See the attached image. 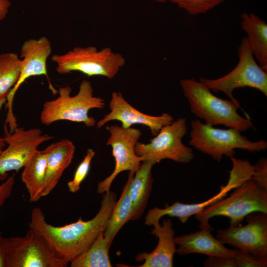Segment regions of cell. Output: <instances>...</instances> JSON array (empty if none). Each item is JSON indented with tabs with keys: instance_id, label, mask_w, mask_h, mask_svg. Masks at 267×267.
Here are the masks:
<instances>
[{
	"instance_id": "9",
	"label": "cell",
	"mask_w": 267,
	"mask_h": 267,
	"mask_svg": "<svg viewBox=\"0 0 267 267\" xmlns=\"http://www.w3.org/2000/svg\"><path fill=\"white\" fill-rule=\"evenodd\" d=\"M9 240L6 267H66L69 264L32 228L24 236L11 237Z\"/></svg>"
},
{
	"instance_id": "22",
	"label": "cell",
	"mask_w": 267,
	"mask_h": 267,
	"mask_svg": "<svg viewBox=\"0 0 267 267\" xmlns=\"http://www.w3.org/2000/svg\"><path fill=\"white\" fill-rule=\"evenodd\" d=\"M134 173L129 172L128 180L122 189L118 201H116L104 230L105 238L111 245L120 229L128 221L132 215V202L130 194L131 181Z\"/></svg>"
},
{
	"instance_id": "13",
	"label": "cell",
	"mask_w": 267,
	"mask_h": 267,
	"mask_svg": "<svg viewBox=\"0 0 267 267\" xmlns=\"http://www.w3.org/2000/svg\"><path fill=\"white\" fill-rule=\"evenodd\" d=\"M51 53V45L46 37L38 39H30L25 41L21 48V68L19 77L6 97V108L8 112L5 123L10 127L17 126L14 115L12 104L14 95L20 86L32 76H47L46 61Z\"/></svg>"
},
{
	"instance_id": "11",
	"label": "cell",
	"mask_w": 267,
	"mask_h": 267,
	"mask_svg": "<svg viewBox=\"0 0 267 267\" xmlns=\"http://www.w3.org/2000/svg\"><path fill=\"white\" fill-rule=\"evenodd\" d=\"M106 130L110 134L106 144L112 147L115 166L111 174L98 183L97 192L99 194L109 191L112 183L120 173L128 171L134 174L144 161L134 151V147L142 134L139 129L112 125L107 127Z\"/></svg>"
},
{
	"instance_id": "14",
	"label": "cell",
	"mask_w": 267,
	"mask_h": 267,
	"mask_svg": "<svg viewBox=\"0 0 267 267\" xmlns=\"http://www.w3.org/2000/svg\"><path fill=\"white\" fill-rule=\"evenodd\" d=\"M247 180V176L243 171L237 167H232L227 184L221 186L220 191L211 198L194 204L176 202L172 205L166 204L163 209L154 207L148 211L145 219V224L148 226L152 225L159 222L160 219L165 216L178 218L181 222L186 223L190 217L222 199L230 190L238 187Z\"/></svg>"
},
{
	"instance_id": "28",
	"label": "cell",
	"mask_w": 267,
	"mask_h": 267,
	"mask_svg": "<svg viewBox=\"0 0 267 267\" xmlns=\"http://www.w3.org/2000/svg\"><path fill=\"white\" fill-rule=\"evenodd\" d=\"M204 266L206 267H237L234 256L208 257Z\"/></svg>"
},
{
	"instance_id": "31",
	"label": "cell",
	"mask_w": 267,
	"mask_h": 267,
	"mask_svg": "<svg viewBox=\"0 0 267 267\" xmlns=\"http://www.w3.org/2000/svg\"><path fill=\"white\" fill-rule=\"evenodd\" d=\"M9 245V238L3 236L0 231V267H6V260Z\"/></svg>"
},
{
	"instance_id": "18",
	"label": "cell",
	"mask_w": 267,
	"mask_h": 267,
	"mask_svg": "<svg viewBox=\"0 0 267 267\" xmlns=\"http://www.w3.org/2000/svg\"><path fill=\"white\" fill-rule=\"evenodd\" d=\"M48 147L43 197L50 194L55 187L63 172L71 164L75 151L73 143L66 138L52 143Z\"/></svg>"
},
{
	"instance_id": "16",
	"label": "cell",
	"mask_w": 267,
	"mask_h": 267,
	"mask_svg": "<svg viewBox=\"0 0 267 267\" xmlns=\"http://www.w3.org/2000/svg\"><path fill=\"white\" fill-rule=\"evenodd\" d=\"M151 233L158 239L156 248L150 253H139L135 257L137 262H143L139 267H172L177 252L175 230L170 219L153 224Z\"/></svg>"
},
{
	"instance_id": "30",
	"label": "cell",
	"mask_w": 267,
	"mask_h": 267,
	"mask_svg": "<svg viewBox=\"0 0 267 267\" xmlns=\"http://www.w3.org/2000/svg\"><path fill=\"white\" fill-rule=\"evenodd\" d=\"M15 182V175L8 177L0 185V208L10 197Z\"/></svg>"
},
{
	"instance_id": "29",
	"label": "cell",
	"mask_w": 267,
	"mask_h": 267,
	"mask_svg": "<svg viewBox=\"0 0 267 267\" xmlns=\"http://www.w3.org/2000/svg\"><path fill=\"white\" fill-rule=\"evenodd\" d=\"M255 172L253 179L261 185L267 188V160L261 158L254 165Z\"/></svg>"
},
{
	"instance_id": "21",
	"label": "cell",
	"mask_w": 267,
	"mask_h": 267,
	"mask_svg": "<svg viewBox=\"0 0 267 267\" xmlns=\"http://www.w3.org/2000/svg\"><path fill=\"white\" fill-rule=\"evenodd\" d=\"M241 26L247 34L252 52L259 65L267 71V24L254 13L241 15Z\"/></svg>"
},
{
	"instance_id": "25",
	"label": "cell",
	"mask_w": 267,
	"mask_h": 267,
	"mask_svg": "<svg viewBox=\"0 0 267 267\" xmlns=\"http://www.w3.org/2000/svg\"><path fill=\"white\" fill-rule=\"evenodd\" d=\"M224 0H168L186 11L196 15L204 13L222 3Z\"/></svg>"
},
{
	"instance_id": "4",
	"label": "cell",
	"mask_w": 267,
	"mask_h": 267,
	"mask_svg": "<svg viewBox=\"0 0 267 267\" xmlns=\"http://www.w3.org/2000/svg\"><path fill=\"white\" fill-rule=\"evenodd\" d=\"M71 91L69 86L61 87L57 98L44 103L40 115L42 124L47 126L56 121L67 120L83 123L89 127L95 126L96 120L88 115L89 111L93 108H104V99L93 95L91 83L87 80L81 83L76 95L72 96Z\"/></svg>"
},
{
	"instance_id": "32",
	"label": "cell",
	"mask_w": 267,
	"mask_h": 267,
	"mask_svg": "<svg viewBox=\"0 0 267 267\" xmlns=\"http://www.w3.org/2000/svg\"><path fill=\"white\" fill-rule=\"evenodd\" d=\"M10 5L9 0H0V21L6 17Z\"/></svg>"
},
{
	"instance_id": "34",
	"label": "cell",
	"mask_w": 267,
	"mask_h": 267,
	"mask_svg": "<svg viewBox=\"0 0 267 267\" xmlns=\"http://www.w3.org/2000/svg\"><path fill=\"white\" fill-rule=\"evenodd\" d=\"M158 2L164 3L168 1V0H153Z\"/></svg>"
},
{
	"instance_id": "10",
	"label": "cell",
	"mask_w": 267,
	"mask_h": 267,
	"mask_svg": "<svg viewBox=\"0 0 267 267\" xmlns=\"http://www.w3.org/2000/svg\"><path fill=\"white\" fill-rule=\"evenodd\" d=\"M3 130V138L8 146L0 154L1 181L7 178V172H17L23 168L41 143L54 138L52 136L43 134L41 129L38 128L25 130L18 127L11 133L7 124H4Z\"/></svg>"
},
{
	"instance_id": "2",
	"label": "cell",
	"mask_w": 267,
	"mask_h": 267,
	"mask_svg": "<svg viewBox=\"0 0 267 267\" xmlns=\"http://www.w3.org/2000/svg\"><path fill=\"white\" fill-rule=\"evenodd\" d=\"M180 85L190 111L206 124L212 126L222 125L241 132L253 127L250 119L243 118L238 113L237 110L240 107L239 102L216 96L204 84L194 79L181 80Z\"/></svg>"
},
{
	"instance_id": "3",
	"label": "cell",
	"mask_w": 267,
	"mask_h": 267,
	"mask_svg": "<svg viewBox=\"0 0 267 267\" xmlns=\"http://www.w3.org/2000/svg\"><path fill=\"white\" fill-rule=\"evenodd\" d=\"M227 198H222L195 215L200 229H211L209 220L224 216L230 220V225H239L248 215L254 212L267 214V188L252 178L248 179Z\"/></svg>"
},
{
	"instance_id": "1",
	"label": "cell",
	"mask_w": 267,
	"mask_h": 267,
	"mask_svg": "<svg viewBox=\"0 0 267 267\" xmlns=\"http://www.w3.org/2000/svg\"><path fill=\"white\" fill-rule=\"evenodd\" d=\"M116 194L110 190L103 194L100 209L91 220L82 217L62 226L48 223L42 210L32 209L29 227L40 233L55 252L70 263L86 250L94 241L106 222L116 202Z\"/></svg>"
},
{
	"instance_id": "23",
	"label": "cell",
	"mask_w": 267,
	"mask_h": 267,
	"mask_svg": "<svg viewBox=\"0 0 267 267\" xmlns=\"http://www.w3.org/2000/svg\"><path fill=\"white\" fill-rule=\"evenodd\" d=\"M101 231L92 244L71 261V267H111L109 255L111 245Z\"/></svg>"
},
{
	"instance_id": "19",
	"label": "cell",
	"mask_w": 267,
	"mask_h": 267,
	"mask_svg": "<svg viewBox=\"0 0 267 267\" xmlns=\"http://www.w3.org/2000/svg\"><path fill=\"white\" fill-rule=\"evenodd\" d=\"M154 165L149 160L142 161L132 178L130 186L132 202L130 221L139 219L146 207L152 187L151 170Z\"/></svg>"
},
{
	"instance_id": "7",
	"label": "cell",
	"mask_w": 267,
	"mask_h": 267,
	"mask_svg": "<svg viewBox=\"0 0 267 267\" xmlns=\"http://www.w3.org/2000/svg\"><path fill=\"white\" fill-rule=\"evenodd\" d=\"M238 52L239 61L231 71L216 79L202 78L200 81L211 91L223 92L233 102H238L233 95L238 88H254L267 96V71L256 61L247 37L242 38Z\"/></svg>"
},
{
	"instance_id": "24",
	"label": "cell",
	"mask_w": 267,
	"mask_h": 267,
	"mask_svg": "<svg viewBox=\"0 0 267 267\" xmlns=\"http://www.w3.org/2000/svg\"><path fill=\"white\" fill-rule=\"evenodd\" d=\"M21 59L13 52L0 54V96L7 97L20 76Z\"/></svg>"
},
{
	"instance_id": "15",
	"label": "cell",
	"mask_w": 267,
	"mask_h": 267,
	"mask_svg": "<svg viewBox=\"0 0 267 267\" xmlns=\"http://www.w3.org/2000/svg\"><path fill=\"white\" fill-rule=\"evenodd\" d=\"M109 107L110 112L97 123V128H101L108 122L117 120L125 129L134 124L145 126L150 130L151 134L155 136L163 127L174 121L172 116L167 113L154 116L139 111L129 104L120 92H112Z\"/></svg>"
},
{
	"instance_id": "20",
	"label": "cell",
	"mask_w": 267,
	"mask_h": 267,
	"mask_svg": "<svg viewBox=\"0 0 267 267\" xmlns=\"http://www.w3.org/2000/svg\"><path fill=\"white\" fill-rule=\"evenodd\" d=\"M48 153V146L43 150H37L23 168L21 179L31 202L43 197Z\"/></svg>"
},
{
	"instance_id": "5",
	"label": "cell",
	"mask_w": 267,
	"mask_h": 267,
	"mask_svg": "<svg viewBox=\"0 0 267 267\" xmlns=\"http://www.w3.org/2000/svg\"><path fill=\"white\" fill-rule=\"evenodd\" d=\"M191 127L189 144L219 162L223 156L233 157L236 149L254 152L267 148L266 141H250L234 129L215 128L199 120L192 121Z\"/></svg>"
},
{
	"instance_id": "27",
	"label": "cell",
	"mask_w": 267,
	"mask_h": 267,
	"mask_svg": "<svg viewBox=\"0 0 267 267\" xmlns=\"http://www.w3.org/2000/svg\"><path fill=\"white\" fill-rule=\"evenodd\" d=\"M234 257L237 267H266L267 266V258L256 256L238 249Z\"/></svg>"
},
{
	"instance_id": "12",
	"label": "cell",
	"mask_w": 267,
	"mask_h": 267,
	"mask_svg": "<svg viewBox=\"0 0 267 267\" xmlns=\"http://www.w3.org/2000/svg\"><path fill=\"white\" fill-rule=\"evenodd\" d=\"M246 217V224L219 229L216 238L240 251L267 258V214L254 212Z\"/></svg>"
},
{
	"instance_id": "33",
	"label": "cell",
	"mask_w": 267,
	"mask_h": 267,
	"mask_svg": "<svg viewBox=\"0 0 267 267\" xmlns=\"http://www.w3.org/2000/svg\"><path fill=\"white\" fill-rule=\"evenodd\" d=\"M6 97L0 96V109L2 105L6 102ZM5 145V142L4 138L0 137V154L3 150V148Z\"/></svg>"
},
{
	"instance_id": "26",
	"label": "cell",
	"mask_w": 267,
	"mask_h": 267,
	"mask_svg": "<svg viewBox=\"0 0 267 267\" xmlns=\"http://www.w3.org/2000/svg\"><path fill=\"white\" fill-rule=\"evenodd\" d=\"M95 155L91 148L87 150L83 160L78 165L75 172L73 178L67 183L69 191L73 193L78 191L83 181L89 172L91 161Z\"/></svg>"
},
{
	"instance_id": "17",
	"label": "cell",
	"mask_w": 267,
	"mask_h": 267,
	"mask_svg": "<svg viewBox=\"0 0 267 267\" xmlns=\"http://www.w3.org/2000/svg\"><path fill=\"white\" fill-rule=\"evenodd\" d=\"M211 229H203L187 234L175 237L178 245L177 252L180 255L193 253L201 254L208 257L235 256L237 249L226 248L211 234Z\"/></svg>"
},
{
	"instance_id": "8",
	"label": "cell",
	"mask_w": 267,
	"mask_h": 267,
	"mask_svg": "<svg viewBox=\"0 0 267 267\" xmlns=\"http://www.w3.org/2000/svg\"><path fill=\"white\" fill-rule=\"evenodd\" d=\"M187 132L186 119L179 118L163 127L149 143L138 142L134 151L144 161L149 160L154 164L166 159L178 163H188L194 158V155L192 149L182 142Z\"/></svg>"
},
{
	"instance_id": "6",
	"label": "cell",
	"mask_w": 267,
	"mask_h": 267,
	"mask_svg": "<svg viewBox=\"0 0 267 267\" xmlns=\"http://www.w3.org/2000/svg\"><path fill=\"white\" fill-rule=\"evenodd\" d=\"M61 74L81 72L88 77L100 76L113 78L126 63L124 57L110 47L98 50L94 46L76 47L66 53L51 57Z\"/></svg>"
}]
</instances>
